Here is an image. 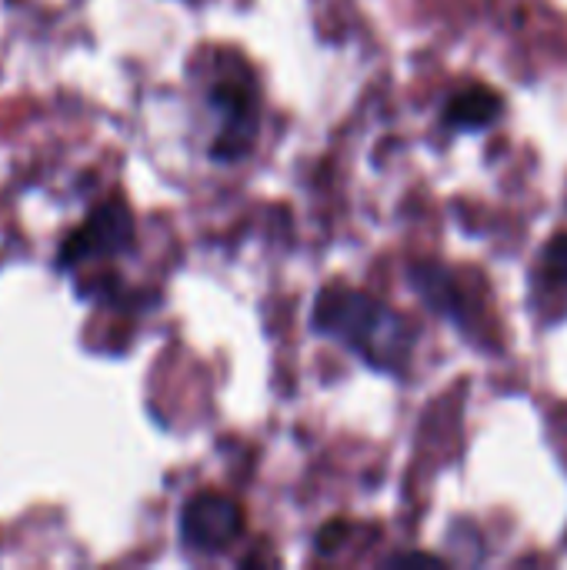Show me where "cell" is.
Here are the masks:
<instances>
[{
    "label": "cell",
    "instance_id": "cell-4",
    "mask_svg": "<svg viewBox=\"0 0 567 570\" xmlns=\"http://www.w3.org/2000/svg\"><path fill=\"white\" fill-rule=\"evenodd\" d=\"M134 244V217L127 204L107 200L100 204L63 244H60V267H77L97 254H120Z\"/></svg>",
    "mask_w": 567,
    "mask_h": 570
},
{
    "label": "cell",
    "instance_id": "cell-5",
    "mask_svg": "<svg viewBox=\"0 0 567 570\" xmlns=\"http://www.w3.org/2000/svg\"><path fill=\"white\" fill-rule=\"evenodd\" d=\"M408 284L411 291L444 321H451L454 327H461L465 334H471V304L465 301V291L454 277L451 267L438 264V261H414L408 267Z\"/></svg>",
    "mask_w": 567,
    "mask_h": 570
},
{
    "label": "cell",
    "instance_id": "cell-1",
    "mask_svg": "<svg viewBox=\"0 0 567 570\" xmlns=\"http://www.w3.org/2000/svg\"><path fill=\"white\" fill-rule=\"evenodd\" d=\"M311 327L321 337H331L348 351H354L368 367L394 377L404 374L418 341L414 327L384 301L341 284L324 287L317 294Z\"/></svg>",
    "mask_w": 567,
    "mask_h": 570
},
{
    "label": "cell",
    "instance_id": "cell-7",
    "mask_svg": "<svg viewBox=\"0 0 567 570\" xmlns=\"http://www.w3.org/2000/svg\"><path fill=\"white\" fill-rule=\"evenodd\" d=\"M541 267H545V277L548 284L555 287H565L567 291V234H558L545 244L541 250Z\"/></svg>",
    "mask_w": 567,
    "mask_h": 570
},
{
    "label": "cell",
    "instance_id": "cell-2",
    "mask_svg": "<svg viewBox=\"0 0 567 570\" xmlns=\"http://www.w3.org/2000/svg\"><path fill=\"white\" fill-rule=\"evenodd\" d=\"M244 534V511L234 498L201 491L180 508V541L194 554H221Z\"/></svg>",
    "mask_w": 567,
    "mask_h": 570
},
{
    "label": "cell",
    "instance_id": "cell-3",
    "mask_svg": "<svg viewBox=\"0 0 567 570\" xmlns=\"http://www.w3.org/2000/svg\"><path fill=\"white\" fill-rule=\"evenodd\" d=\"M211 104L221 114V130L211 147L214 160H241L251 150V140L257 134V94L251 83L237 80H221L211 90Z\"/></svg>",
    "mask_w": 567,
    "mask_h": 570
},
{
    "label": "cell",
    "instance_id": "cell-6",
    "mask_svg": "<svg viewBox=\"0 0 567 570\" xmlns=\"http://www.w3.org/2000/svg\"><path fill=\"white\" fill-rule=\"evenodd\" d=\"M505 97L491 87H465L448 97L441 110V124L451 134H481L501 120Z\"/></svg>",
    "mask_w": 567,
    "mask_h": 570
}]
</instances>
